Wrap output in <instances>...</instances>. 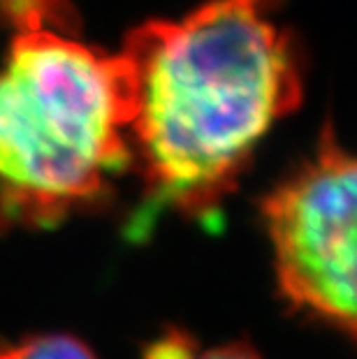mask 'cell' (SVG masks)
Wrapping results in <instances>:
<instances>
[{
	"instance_id": "1",
	"label": "cell",
	"mask_w": 357,
	"mask_h": 359,
	"mask_svg": "<svg viewBox=\"0 0 357 359\" xmlns=\"http://www.w3.org/2000/svg\"><path fill=\"white\" fill-rule=\"evenodd\" d=\"M274 0H207L126 37L130 158L147 209L209 223L271 126L302 102V58Z\"/></svg>"
},
{
	"instance_id": "2",
	"label": "cell",
	"mask_w": 357,
	"mask_h": 359,
	"mask_svg": "<svg viewBox=\"0 0 357 359\" xmlns=\"http://www.w3.org/2000/svg\"><path fill=\"white\" fill-rule=\"evenodd\" d=\"M0 67V234L54 227L133 165L130 72L74 26L10 28Z\"/></svg>"
},
{
	"instance_id": "3",
	"label": "cell",
	"mask_w": 357,
	"mask_h": 359,
	"mask_svg": "<svg viewBox=\"0 0 357 359\" xmlns=\"http://www.w3.org/2000/svg\"><path fill=\"white\" fill-rule=\"evenodd\" d=\"M355 160L328 126L314 158L262 200L281 292L355 332Z\"/></svg>"
},
{
	"instance_id": "4",
	"label": "cell",
	"mask_w": 357,
	"mask_h": 359,
	"mask_svg": "<svg viewBox=\"0 0 357 359\" xmlns=\"http://www.w3.org/2000/svg\"><path fill=\"white\" fill-rule=\"evenodd\" d=\"M144 359H262L248 343H225L216 348H200L193 336L170 330L147 348Z\"/></svg>"
},
{
	"instance_id": "5",
	"label": "cell",
	"mask_w": 357,
	"mask_h": 359,
	"mask_svg": "<svg viewBox=\"0 0 357 359\" xmlns=\"http://www.w3.org/2000/svg\"><path fill=\"white\" fill-rule=\"evenodd\" d=\"M0 21L7 28L26 24L81 26L72 0H0Z\"/></svg>"
},
{
	"instance_id": "6",
	"label": "cell",
	"mask_w": 357,
	"mask_h": 359,
	"mask_svg": "<svg viewBox=\"0 0 357 359\" xmlns=\"http://www.w3.org/2000/svg\"><path fill=\"white\" fill-rule=\"evenodd\" d=\"M0 359H95V355L72 336L47 334L19 343L0 341Z\"/></svg>"
}]
</instances>
